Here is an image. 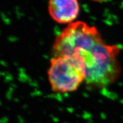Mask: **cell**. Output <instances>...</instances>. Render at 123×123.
<instances>
[{
  "label": "cell",
  "mask_w": 123,
  "mask_h": 123,
  "mask_svg": "<svg viewBox=\"0 0 123 123\" xmlns=\"http://www.w3.org/2000/svg\"><path fill=\"white\" fill-rule=\"evenodd\" d=\"M119 47L107 44L97 29L83 21L67 25L55 38L53 56L76 61L85 73L87 85L96 88L108 87L120 74Z\"/></svg>",
  "instance_id": "1"
},
{
  "label": "cell",
  "mask_w": 123,
  "mask_h": 123,
  "mask_svg": "<svg viewBox=\"0 0 123 123\" xmlns=\"http://www.w3.org/2000/svg\"><path fill=\"white\" fill-rule=\"evenodd\" d=\"M47 75L52 90L58 93H68L78 90L85 81V73L76 61L64 56H53Z\"/></svg>",
  "instance_id": "2"
},
{
  "label": "cell",
  "mask_w": 123,
  "mask_h": 123,
  "mask_svg": "<svg viewBox=\"0 0 123 123\" xmlns=\"http://www.w3.org/2000/svg\"><path fill=\"white\" fill-rule=\"evenodd\" d=\"M48 11L56 22L69 25L78 17L80 5L76 0H52L48 2Z\"/></svg>",
  "instance_id": "3"
}]
</instances>
